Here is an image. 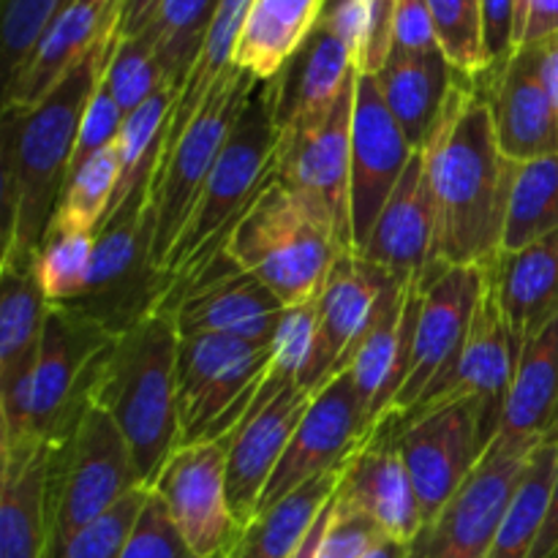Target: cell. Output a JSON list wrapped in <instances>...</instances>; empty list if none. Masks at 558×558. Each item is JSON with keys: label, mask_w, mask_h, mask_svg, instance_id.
I'll return each mask as SVG.
<instances>
[{"label": "cell", "mask_w": 558, "mask_h": 558, "mask_svg": "<svg viewBox=\"0 0 558 558\" xmlns=\"http://www.w3.org/2000/svg\"><path fill=\"white\" fill-rule=\"evenodd\" d=\"M434 205V265L488 267L499 259L515 161L501 153L477 82L458 76L423 147Z\"/></svg>", "instance_id": "6da1fadb"}, {"label": "cell", "mask_w": 558, "mask_h": 558, "mask_svg": "<svg viewBox=\"0 0 558 558\" xmlns=\"http://www.w3.org/2000/svg\"><path fill=\"white\" fill-rule=\"evenodd\" d=\"M118 33L85 54L36 107H3V262L31 265L74 161L82 118Z\"/></svg>", "instance_id": "7a4b0ae2"}, {"label": "cell", "mask_w": 558, "mask_h": 558, "mask_svg": "<svg viewBox=\"0 0 558 558\" xmlns=\"http://www.w3.org/2000/svg\"><path fill=\"white\" fill-rule=\"evenodd\" d=\"M178 349L174 322L147 316L104 349L87 392L120 428L147 490L180 445Z\"/></svg>", "instance_id": "3957f363"}, {"label": "cell", "mask_w": 558, "mask_h": 558, "mask_svg": "<svg viewBox=\"0 0 558 558\" xmlns=\"http://www.w3.org/2000/svg\"><path fill=\"white\" fill-rule=\"evenodd\" d=\"M114 341L101 325L65 305H49L36 365L0 392V447L58 445L87 407L96 363Z\"/></svg>", "instance_id": "277c9868"}, {"label": "cell", "mask_w": 558, "mask_h": 558, "mask_svg": "<svg viewBox=\"0 0 558 558\" xmlns=\"http://www.w3.org/2000/svg\"><path fill=\"white\" fill-rule=\"evenodd\" d=\"M227 254L240 270L265 283L292 308L319 298L332 265L347 251L338 245L332 229L276 172L232 229Z\"/></svg>", "instance_id": "5b68a950"}, {"label": "cell", "mask_w": 558, "mask_h": 558, "mask_svg": "<svg viewBox=\"0 0 558 558\" xmlns=\"http://www.w3.org/2000/svg\"><path fill=\"white\" fill-rule=\"evenodd\" d=\"M278 142L281 131L276 125L270 82H256L227 145L218 153L183 238L163 265L167 283L183 272L213 243V238L238 227L245 210L259 199L278 172Z\"/></svg>", "instance_id": "8992f818"}, {"label": "cell", "mask_w": 558, "mask_h": 558, "mask_svg": "<svg viewBox=\"0 0 558 558\" xmlns=\"http://www.w3.org/2000/svg\"><path fill=\"white\" fill-rule=\"evenodd\" d=\"M136 488L145 485L136 477L123 434L114 420L87 398L74 428L52 445L47 558L58 556L76 532L90 526Z\"/></svg>", "instance_id": "52a82bcc"}, {"label": "cell", "mask_w": 558, "mask_h": 558, "mask_svg": "<svg viewBox=\"0 0 558 558\" xmlns=\"http://www.w3.org/2000/svg\"><path fill=\"white\" fill-rule=\"evenodd\" d=\"M272 347L232 336H180L178 417L180 445L234 434L270 376Z\"/></svg>", "instance_id": "ba28073f"}, {"label": "cell", "mask_w": 558, "mask_h": 558, "mask_svg": "<svg viewBox=\"0 0 558 558\" xmlns=\"http://www.w3.org/2000/svg\"><path fill=\"white\" fill-rule=\"evenodd\" d=\"M256 82V76L234 65L227 80L216 87L199 118L180 136L178 145L158 158L147 196V223L153 265L161 272L199 205L218 153L227 145Z\"/></svg>", "instance_id": "9c48e42d"}, {"label": "cell", "mask_w": 558, "mask_h": 558, "mask_svg": "<svg viewBox=\"0 0 558 558\" xmlns=\"http://www.w3.org/2000/svg\"><path fill=\"white\" fill-rule=\"evenodd\" d=\"M147 196L150 185H142L114 207L96 234L85 292L65 305L101 325L109 336H120L158 314L167 292V278L150 256Z\"/></svg>", "instance_id": "30bf717a"}, {"label": "cell", "mask_w": 558, "mask_h": 558, "mask_svg": "<svg viewBox=\"0 0 558 558\" xmlns=\"http://www.w3.org/2000/svg\"><path fill=\"white\" fill-rule=\"evenodd\" d=\"M543 445V441H539ZM539 445L496 434L466 483L407 545V558H485Z\"/></svg>", "instance_id": "8fae6325"}, {"label": "cell", "mask_w": 558, "mask_h": 558, "mask_svg": "<svg viewBox=\"0 0 558 558\" xmlns=\"http://www.w3.org/2000/svg\"><path fill=\"white\" fill-rule=\"evenodd\" d=\"M398 452L409 469L423 512V526L466 483L488 450L483 430V407L477 398H452L407 417H390Z\"/></svg>", "instance_id": "7c38bea8"}, {"label": "cell", "mask_w": 558, "mask_h": 558, "mask_svg": "<svg viewBox=\"0 0 558 558\" xmlns=\"http://www.w3.org/2000/svg\"><path fill=\"white\" fill-rule=\"evenodd\" d=\"M287 305L262 281L240 270L227 248L199 267L194 276L167 289L158 314L169 316L178 336H232L272 347Z\"/></svg>", "instance_id": "4fadbf2b"}, {"label": "cell", "mask_w": 558, "mask_h": 558, "mask_svg": "<svg viewBox=\"0 0 558 558\" xmlns=\"http://www.w3.org/2000/svg\"><path fill=\"white\" fill-rule=\"evenodd\" d=\"M352 114L354 87H349L336 112L319 129L281 134L278 142V180L332 229L338 245L347 254H354L352 205H349Z\"/></svg>", "instance_id": "5bb4252c"}, {"label": "cell", "mask_w": 558, "mask_h": 558, "mask_svg": "<svg viewBox=\"0 0 558 558\" xmlns=\"http://www.w3.org/2000/svg\"><path fill=\"white\" fill-rule=\"evenodd\" d=\"M229 439L178 447L150 488L196 558H223L240 534L227 494Z\"/></svg>", "instance_id": "9a60e30c"}, {"label": "cell", "mask_w": 558, "mask_h": 558, "mask_svg": "<svg viewBox=\"0 0 558 558\" xmlns=\"http://www.w3.org/2000/svg\"><path fill=\"white\" fill-rule=\"evenodd\" d=\"M423 305L414 332L412 368L392 407L403 417L420 398L439 385L461 357L472 330L474 311L485 292V267H430L423 276Z\"/></svg>", "instance_id": "2e32d148"}, {"label": "cell", "mask_w": 558, "mask_h": 558, "mask_svg": "<svg viewBox=\"0 0 558 558\" xmlns=\"http://www.w3.org/2000/svg\"><path fill=\"white\" fill-rule=\"evenodd\" d=\"M314 392L294 379L267 376L254 407L234 428L229 439L227 494L232 515L240 526L251 523L259 512L262 494L292 441L300 420L308 412Z\"/></svg>", "instance_id": "e0dca14e"}, {"label": "cell", "mask_w": 558, "mask_h": 558, "mask_svg": "<svg viewBox=\"0 0 558 558\" xmlns=\"http://www.w3.org/2000/svg\"><path fill=\"white\" fill-rule=\"evenodd\" d=\"M365 441L368 436H365L357 387H354L352 371H343L314 392L308 412L300 420L292 441L283 450L262 494L259 512L287 499L292 490L303 488L311 480L341 469Z\"/></svg>", "instance_id": "ac0fdd59"}, {"label": "cell", "mask_w": 558, "mask_h": 558, "mask_svg": "<svg viewBox=\"0 0 558 558\" xmlns=\"http://www.w3.org/2000/svg\"><path fill=\"white\" fill-rule=\"evenodd\" d=\"M414 153L417 150L385 104L376 76L357 74L352 114V172H349L354 254L368 240L381 207L401 183Z\"/></svg>", "instance_id": "d6986e66"}, {"label": "cell", "mask_w": 558, "mask_h": 558, "mask_svg": "<svg viewBox=\"0 0 558 558\" xmlns=\"http://www.w3.org/2000/svg\"><path fill=\"white\" fill-rule=\"evenodd\" d=\"M521 347L523 338L512 330L507 316L501 314L499 303L488 287V276H485V292L480 298L477 311H474L472 330H469L466 347H463L456 368L439 385L430 387L409 414L452 401V398H477L480 407H483L485 439L490 445L499 434L501 420H505L507 396H510L512 379H515Z\"/></svg>", "instance_id": "ffe728a7"}, {"label": "cell", "mask_w": 558, "mask_h": 558, "mask_svg": "<svg viewBox=\"0 0 558 558\" xmlns=\"http://www.w3.org/2000/svg\"><path fill=\"white\" fill-rule=\"evenodd\" d=\"M474 82L488 101L496 140L510 161L523 163L558 153V118L543 44L518 49L505 65Z\"/></svg>", "instance_id": "44dd1931"}, {"label": "cell", "mask_w": 558, "mask_h": 558, "mask_svg": "<svg viewBox=\"0 0 558 558\" xmlns=\"http://www.w3.org/2000/svg\"><path fill=\"white\" fill-rule=\"evenodd\" d=\"M420 305H423V283L412 281L407 287L396 281L387 283L374 325L349 365L368 439H374L376 430L392 417L396 398L412 368Z\"/></svg>", "instance_id": "7402d4cb"}, {"label": "cell", "mask_w": 558, "mask_h": 558, "mask_svg": "<svg viewBox=\"0 0 558 558\" xmlns=\"http://www.w3.org/2000/svg\"><path fill=\"white\" fill-rule=\"evenodd\" d=\"M392 278L357 254H341L319 294V338L300 387L316 392L352 365Z\"/></svg>", "instance_id": "603a6c76"}, {"label": "cell", "mask_w": 558, "mask_h": 558, "mask_svg": "<svg viewBox=\"0 0 558 558\" xmlns=\"http://www.w3.org/2000/svg\"><path fill=\"white\" fill-rule=\"evenodd\" d=\"M267 82L278 131H314L336 112L343 93L357 82V54L336 33L316 25L308 41Z\"/></svg>", "instance_id": "cb8c5ba5"}, {"label": "cell", "mask_w": 558, "mask_h": 558, "mask_svg": "<svg viewBox=\"0 0 558 558\" xmlns=\"http://www.w3.org/2000/svg\"><path fill=\"white\" fill-rule=\"evenodd\" d=\"M357 256L379 267L401 287L423 281L425 272L430 270L434 265V205H430L423 150L414 153V158L409 161L401 183L381 207Z\"/></svg>", "instance_id": "d4e9b609"}, {"label": "cell", "mask_w": 558, "mask_h": 558, "mask_svg": "<svg viewBox=\"0 0 558 558\" xmlns=\"http://www.w3.org/2000/svg\"><path fill=\"white\" fill-rule=\"evenodd\" d=\"M336 496L343 505L365 512L385 537L403 545L412 543L423 529L417 490L387 425L349 458Z\"/></svg>", "instance_id": "484cf974"}, {"label": "cell", "mask_w": 558, "mask_h": 558, "mask_svg": "<svg viewBox=\"0 0 558 558\" xmlns=\"http://www.w3.org/2000/svg\"><path fill=\"white\" fill-rule=\"evenodd\" d=\"M125 0H71L52 20L14 85L3 93V107L31 109L104 38L118 33Z\"/></svg>", "instance_id": "4316f807"}, {"label": "cell", "mask_w": 558, "mask_h": 558, "mask_svg": "<svg viewBox=\"0 0 558 558\" xmlns=\"http://www.w3.org/2000/svg\"><path fill=\"white\" fill-rule=\"evenodd\" d=\"M0 558H47L52 445L0 447Z\"/></svg>", "instance_id": "83f0119b"}, {"label": "cell", "mask_w": 558, "mask_h": 558, "mask_svg": "<svg viewBox=\"0 0 558 558\" xmlns=\"http://www.w3.org/2000/svg\"><path fill=\"white\" fill-rule=\"evenodd\" d=\"M485 276L512 330L532 336L558 314V232L518 251H501Z\"/></svg>", "instance_id": "f1b7e54d"}, {"label": "cell", "mask_w": 558, "mask_h": 558, "mask_svg": "<svg viewBox=\"0 0 558 558\" xmlns=\"http://www.w3.org/2000/svg\"><path fill=\"white\" fill-rule=\"evenodd\" d=\"M499 434L526 445L558 436V314L523 338Z\"/></svg>", "instance_id": "f546056e"}, {"label": "cell", "mask_w": 558, "mask_h": 558, "mask_svg": "<svg viewBox=\"0 0 558 558\" xmlns=\"http://www.w3.org/2000/svg\"><path fill=\"white\" fill-rule=\"evenodd\" d=\"M374 76L403 134L409 136L414 150H420L439 123L461 74L436 49L425 54H392L385 69Z\"/></svg>", "instance_id": "4dcf8cb0"}, {"label": "cell", "mask_w": 558, "mask_h": 558, "mask_svg": "<svg viewBox=\"0 0 558 558\" xmlns=\"http://www.w3.org/2000/svg\"><path fill=\"white\" fill-rule=\"evenodd\" d=\"M327 0H251L234 65L259 82L272 80L319 25Z\"/></svg>", "instance_id": "1f68e13d"}, {"label": "cell", "mask_w": 558, "mask_h": 558, "mask_svg": "<svg viewBox=\"0 0 558 558\" xmlns=\"http://www.w3.org/2000/svg\"><path fill=\"white\" fill-rule=\"evenodd\" d=\"M343 469L347 463L292 490L278 505L262 510L254 521L240 526L238 539L223 558H292L314 523L319 521L322 510L338 494Z\"/></svg>", "instance_id": "d6a6232c"}, {"label": "cell", "mask_w": 558, "mask_h": 558, "mask_svg": "<svg viewBox=\"0 0 558 558\" xmlns=\"http://www.w3.org/2000/svg\"><path fill=\"white\" fill-rule=\"evenodd\" d=\"M49 303L31 265H0V392L36 365Z\"/></svg>", "instance_id": "836d02e7"}, {"label": "cell", "mask_w": 558, "mask_h": 558, "mask_svg": "<svg viewBox=\"0 0 558 558\" xmlns=\"http://www.w3.org/2000/svg\"><path fill=\"white\" fill-rule=\"evenodd\" d=\"M558 232V153L515 167L501 251H518Z\"/></svg>", "instance_id": "e575fe53"}, {"label": "cell", "mask_w": 558, "mask_h": 558, "mask_svg": "<svg viewBox=\"0 0 558 558\" xmlns=\"http://www.w3.org/2000/svg\"><path fill=\"white\" fill-rule=\"evenodd\" d=\"M558 463V436L545 439L537 450L532 452L523 483L518 485V494L501 521L499 534L490 545L485 558H529L534 543L543 529L545 512H548L550 485H554Z\"/></svg>", "instance_id": "d590c367"}, {"label": "cell", "mask_w": 558, "mask_h": 558, "mask_svg": "<svg viewBox=\"0 0 558 558\" xmlns=\"http://www.w3.org/2000/svg\"><path fill=\"white\" fill-rule=\"evenodd\" d=\"M221 0H163L145 31L153 33L156 58L167 85L180 93L199 58Z\"/></svg>", "instance_id": "8d00e7d4"}, {"label": "cell", "mask_w": 558, "mask_h": 558, "mask_svg": "<svg viewBox=\"0 0 558 558\" xmlns=\"http://www.w3.org/2000/svg\"><path fill=\"white\" fill-rule=\"evenodd\" d=\"M118 185L120 153L118 145H109L96 153L90 161L82 163L74 174H69L49 227L98 234L112 213Z\"/></svg>", "instance_id": "74e56055"}, {"label": "cell", "mask_w": 558, "mask_h": 558, "mask_svg": "<svg viewBox=\"0 0 558 558\" xmlns=\"http://www.w3.org/2000/svg\"><path fill=\"white\" fill-rule=\"evenodd\" d=\"M93 251H96V234L52 227L44 232L33 254V272L49 305H69L85 292Z\"/></svg>", "instance_id": "f35d334b"}, {"label": "cell", "mask_w": 558, "mask_h": 558, "mask_svg": "<svg viewBox=\"0 0 558 558\" xmlns=\"http://www.w3.org/2000/svg\"><path fill=\"white\" fill-rule=\"evenodd\" d=\"M441 54L458 74L480 80L490 69L485 52L483 0H425Z\"/></svg>", "instance_id": "ab89813d"}, {"label": "cell", "mask_w": 558, "mask_h": 558, "mask_svg": "<svg viewBox=\"0 0 558 558\" xmlns=\"http://www.w3.org/2000/svg\"><path fill=\"white\" fill-rule=\"evenodd\" d=\"M104 82L125 114L140 109L147 98L167 87V76H163L161 63L156 58V41H153L150 31L114 41L112 58L104 71Z\"/></svg>", "instance_id": "60d3db41"}, {"label": "cell", "mask_w": 558, "mask_h": 558, "mask_svg": "<svg viewBox=\"0 0 558 558\" xmlns=\"http://www.w3.org/2000/svg\"><path fill=\"white\" fill-rule=\"evenodd\" d=\"M71 0H0V58L3 93L14 85L47 27Z\"/></svg>", "instance_id": "b9f144b4"}, {"label": "cell", "mask_w": 558, "mask_h": 558, "mask_svg": "<svg viewBox=\"0 0 558 558\" xmlns=\"http://www.w3.org/2000/svg\"><path fill=\"white\" fill-rule=\"evenodd\" d=\"M147 496H150L147 488L131 490L112 510L104 512L82 532H76L54 558H123Z\"/></svg>", "instance_id": "7bdbcfd3"}, {"label": "cell", "mask_w": 558, "mask_h": 558, "mask_svg": "<svg viewBox=\"0 0 558 558\" xmlns=\"http://www.w3.org/2000/svg\"><path fill=\"white\" fill-rule=\"evenodd\" d=\"M316 300L283 311L276 338H272V376L294 379L300 385L303 374L308 371L316 352V338H319V303Z\"/></svg>", "instance_id": "ee69618b"}, {"label": "cell", "mask_w": 558, "mask_h": 558, "mask_svg": "<svg viewBox=\"0 0 558 558\" xmlns=\"http://www.w3.org/2000/svg\"><path fill=\"white\" fill-rule=\"evenodd\" d=\"M381 539H385V532L365 512L343 505L336 496L330 523L322 534L316 558H365Z\"/></svg>", "instance_id": "f6af8a7d"}, {"label": "cell", "mask_w": 558, "mask_h": 558, "mask_svg": "<svg viewBox=\"0 0 558 558\" xmlns=\"http://www.w3.org/2000/svg\"><path fill=\"white\" fill-rule=\"evenodd\" d=\"M123 558H196L174 529L167 507L150 490Z\"/></svg>", "instance_id": "bcb514c9"}, {"label": "cell", "mask_w": 558, "mask_h": 558, "mask_svg": "<svg viewBox=\"0 0 558 558\" xmlns=\"http://www.w3.org/2000/svg\"><path fill=\"white\" fill-rule=\"evenodd\" d=\"M125 112L120 109V104L114 101L112 90L109 85L98 82L96 93H93L90 104L85 109V118H82L80 125V136H76V147H74V161H71L69 174H74L82 163L90 161L96 153H101L104 147L114 145L118 142L120 129H123Z\"/></svg>", "instance_id": "7dc6e473"}, {"label": "cell", "mask_w": 558, "mask_h": 558, "mask_svg": "<svg viewBox=\"0 0 558 558\" xmlns=\"http://www.w3.org/2000/svg\"><path fill=\"white\" fill-rule=\"evenodd\" d=\"M398 0H363V31L357 47V74H379L392 58Z\"/></svg>", "instance_id": "c3c4849f"}, {"label": "cell", "mask_w": 558, "mask_h": 558, "mask_svg": "<svg viewBox=\"0 0 558 558\" xmlns=\"http://www.w3.org/2000/svg\"><path fill=\"white\" fill-rule=\"evenodd\" d=\"M436 49H439V41H436L428 3L425 0H398L392 54H425L436 52Z\"/></svg>", "instance_id": "681fc988"}, {"label": "cell", "mask_w": 558, "mask_h": 558, "mask_svg": "<svg viewBox=\"0 0 558 558\" xmlns=\"http://www.w3.org/2000/svg\"><path fill=\"white\" fill-rule=\"evenodd\" d=\"M515 11L518 0H483L485 52H488L490 63L488 71L499 69L515 54Z\"/></svg>", "instance_id": "f907efd6"}, {"label": "cell", "mask_w": 558, "mask_h": 558, "mask_svg": "<svg viewBox=\"0 0 558 558\" xmlns=\"http://www.w3.org/2000/svg\"><path fill=\"white\" fill-rule=\"evenodd\" d=\"M558 36V0H518L515 52Z\"/></svg>", "instance_id": "816d5d0a"}, {"label": "cell", "mask_w": 558, "mask_h": 558, "mask_svg": "<svg viewBox=\"0 0 558 558\" xmlns=\"http://www.w3.org/2000/svg\"><path fill=\"white\" fill-rule=\"evenodd\" d=\"M529 558H558V463L554 485H550L548 512H545L543 529H539V537L537 543H534V550Z\"/></svg>", "instance_id": "f5cc1de1"}, {"label": "cell", "mask_w": 558, "mask_h": 558, "mask_svg": "<svg viewBox=\"0 0 558 558\" xmlns=\"http://www.w3.org/2000/svg\"><path fill=\"white\" fill-rule=\"evenodd\" d=\"M161 3L163 0H125L123 14H120L118 38H131L136 36V33L145 31Z\"/></svg>", "instance_id": "db71d44e"}, {"label": "cell", "mask_w": 558, "mask_h": 558, "mask_svg": "<svg viewBox=\"0 0 558 558\" xmlns=\"http://www.w3.org/2000/svg\"><path fill=\"white\" fill-rule=\"evenodd\" d=\"M332 505H336V496H332V501H330V505H327L325 510H322L319 521L314 523V529H311V532H308V537L303 539V545H300V548H298V554H294L292 558H316V548H319V539H322V534H325L327 523H330V515H332Z\"/></svg>", "instance_id": "11a10c76"}, {"label": "cell", "mask_w": 558, "mask_h": 558, "mask_svg": "<svg viewBox=\"0 0 558 558\" xmlns=\"http://www.w3.org/2000/svg\"><path fill=\"white\" fill-rule=\"evenodd\" d=\"M543 47H545V74H548V85H550V93H554L556 118H558V36L550 38V41H545Z\"/></svg>", "instance_id": "9f6ffc18"}, {"label": "cell", "mask_w": 558, "mask_h": 558, "mask_svg": "<svg viewBox=\"0 0 558 558\" xmlns=\"http://www.w3.org/2000/svg\"><path fill=\"white\" fill-rule=\"evenodd\" d=\"M365 558H407V545L398 543V539L385 537L376 548H371Z\"/></svg>", "instance_id": "6f0895ef"}]
</instances>
